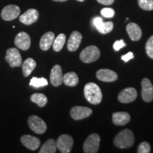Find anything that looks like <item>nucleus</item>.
Returning a JSON list of instances; mask_svg holds the SVG:
<instances>
[{"mask_svg": "<svg viewBox=\"0 0 153 153\" xmlns=\"http://www.w3.org/2000/svg\"><path fill=\"white\" fill-rule=\"evenodd\" d=\"M84 94L87 100L94 105L100 104L102 100V92L97 84L89 82L85 85Z\"/></svg>", "mask_w": 153, "mask_h": 153, "instance_id": "obj_1", "label": "nucleus"}, {"mask_svg": "<svg viewBox=\"0 0 153 153\" xmlns=\"http://www.w3.org/2000/svg\"><path fill=\"white\" fill-rule=\"evenodd\" d=\"M135 138L133 133L129 129H124L115 137L114 143L115 146L120 149L131 148L133 145Z\"/></svg>", "mask_w": 153, "mask_h": 153, "instance_id": "obj_2", "label": "nucleus"}, {"mask_svg": "<svg viewBox=\"0 0 153 153\" xmlns=\"http://www.w3.org/2000/svg\"><path fill=\"white\" fill-rule=\"evenodd\" d=\"M100 57V51L95 45L85 48L80 53V60L85 63H91L97 61Z\"/></svg>", "mask_w": 153, "mask_h": 153, "instance_id": "obj_3", "label": "nucleus"}, {"mask_svg": "<svg viewBox=\"0 0 153 153\" xmlns=\"http://www.w3.org/2000/svg\"><path fill=\"white\" fill-rule=\"evenodd\" d=\"M100 144V136L97 133H92L86 139L83 145L85 153H97L99 151Z\"/></svg>", "mask_w": 153, "mask_h": 153, "instance_id": "obj_4", "label": "nucleus"}, {"mask_svg": "<svg viewBox=\"0 0 153 153\" xmlns=\"http://www.w3.org/2000/svg\"><path fill=\"white\" fill-rule=\"evenodd\" d=\"M73 138L68 134L60 135L57 140V148L62 153H69L71 152L73 146Z\"/></svg>", "mask_w": 153, "mask_h": 153, "instance_id": "obj_5", "label": "nucleus"}, {"mask_svg": "<svg viewBox=\"0 0 153 153\" xmlns=\"http://www.w3.org/2000/svg\"><path fill=\"white\" fill-rule=\"evenodd\" d=\"M28 126L34 133L37 134H43L47 130V125L43 119L37 116H31L28 118Z\"/></svg>", "mask_w": 153, "mask_h": 153, "instance_id": "obj_6", "label": "nucleus"}, {"mask_svg": "<svg viewBox=\"0 0 153 153\" xmlns=\"http://www.w3.org/2000/svg\"><path fill=\"white\" fill-rule=\"evenodd\" d=\"M5 60L11 68L19 67L22 65V58L19 50L15 48H9L7 51Z\"/></svg>", "mask_w": 153, "mask_h": 153, "instance_id": "obj_7", "label": "nucleus"}, {"mask_svg": "<svg viewBox=\"0 0 153 153\" xmlns=\"http://www.w3.org/2000/svg\"><path fill=\"white\" fill-rule=\"evenodd\" d=\"M137 91L133 87H128L119 93L118 97V101L123 104H128L133 102L137 98Z\"/></svg>", "mask_w": 153, "mask_h": 153, "instance_id": "obj_8", "label": "nucleus"}, {"mask_svg": "<svg viewBox=\"0 0 153 153\" xmlns=\"http://www.w3.org/2000/svg\"><path fill=\"white\" fill-rule=\"evenodd\" d=\"M93 25L101 34H107L110 33L114 28V23L112 22H104L101 17H94L92 20Z\"/></svg>", "mask_w": 153, "mask_h": 153, "instance_id": "obj_9", "label": "nucleus"}, {"mask_svg": "<svg viewBox=\"0 0 153 153\" xmlns=\"http://www.w3.org/2000/svg\"><path fill=\"white\" fill-rule=\"evenodd\" d=\"M142 86V98L145 102H151L153 100V85L150 80L144 78L141 82Z\"/></svg>", "mask_w": 153, "mask_h": 153, "instance_id": "obj_10", "label": "nucleus"}, {"mask_svg": "<svg viewBox=\"0 0 153 153\" xmlns=\"http://www.w3.org/2000/svg\"><path fill=\"white\" fill-rule=\"evenodd\" d=\"M92 114L91 108L85 106H74L70 111V116L74 120H79L85 119Z\"/></svg>", "mask_w": 153, "mask_h": 153, "instance_id": "obj_11", "label": "nucleus"}, {"mask_svg": "<svg viewBox=\"0 0 153 153\" xmlns=\"http://www.w3.org/2000/svg\"><path fill=\"white\" fill-rule=\"evenodd\" d=\"M20 9L18 6L10 4L5 7L2 9L1 16L5 21H11L16 19L20 14Z\"/></svg>", "mask_w": 153, "mask_h": 153, "instance_id": "obj_12", "label": "nucleus"}, {"mask_svg": "<svg viewBox=\"0 0 153 153\" xmlns=\"http://www.w3.org/2000/svg\"><path fill=\"white\" fill-rule=\"evenodd\" d=\"M14 43L18 48L22 49L23 51H26L30 46V38L26 32H20L15 37Z\"/></svg>", "mask_w": 153, "mask_h": 153, "instance_id": "obj_13", "label": "nucleus"}, {"mask_svg": "<svg viewBox=\"0 0 153 153\" xmlns=\"http://www.w3.org/2000/svg\"><path fill=\"white\" fill-rule=\"evenodd\" d=\"M39 13L35 9H30L19 17V21L25 25H31L37 22Z\"/></svg>", "mask_w": 153, "mask_h": 153, "instance_id": "obj_14", "label": "nucleus"}, {"mask_svg": "<svg viewBox=\"0 0 153 153\" xmlns=\"http://www.w3.org/2000/svg\"><path fill=\"white\" fill-rule=\"evenodd\" d=\"M51 84L54 87H58L62 85L63 82V75L62 68L59 65H55L51 70L50 75Z\"/></svg>", "mask_w": 153, "mask_h": 153, "instance_id": "obj_15", "label": "nucleus"}, {"mask_svg": "<svg viewBox=\"0 0 153 153\" xmlns=\"http://www.w3.org/2000/svg\"><path fill=\"white\" fill-rule=\"evenodd\" d=\"M97 79L102 82H111L118 79V74L108 69H101L97 72Z\"/></svg>", "mask_w": 153, "mask_h": 153, "instance_id": "obj_16", "label": "nucleus"}, {"mask_svg": "<svg viewBox=\"0 0 153 153\" xmlns=\"http://www.w3.org/2000/svg\"><path fill=\"white\" fill-rule=\"evenodd\" d=\"M22 144L30 150H36L40 147L41 141L38 137L30 135H24L21 137Z\"/></svg>", "mask_w": 153, "mask_h": 153, "instance_id": "obj_17", "label": "nucleus"}, {"mask_svg": "<svg viewBox=\"0 0 153 153\" xmlns=\"http://www.w3.org/2000/svg\"><path fill=\"white\" fill-rule=\"evenodd\" d=\"M82 36L78 31H73L70 36L68 42V51L74 52L79 48L80 43L82 42Z\"/></svg>", "mask_w": 153, "mask_h": 153, "instance_id": "obj_18", "label": "nucleus"}, {"mask_svg": "<svg viewBox=\"0 0 153 153\" xmlns=\"http://www.w3.org/2000/svg\"><path fill=\"white\" fill-rule=\"evenodd\" d=\"M126 31L132 41H137L142 37V30L135 23H130L126 26Z\"/></svg>", "mask_w": 153, "mask_h": 153, "instance_id": "obj_19", "label": "nucleus"}, {"mask_svg": "<svg viewBox=\"0 0 153 153\" xmlns=\"http://www.w3.org/2000/svg\"><path fill=\"white\" fill-rule=\"evenodd\" d=\"M113 123L116 126H125L131 120V116L127 112H115L112 115Z\"/></svg>", "mask_w": 153, "mask_h": 153, "instance_id": "obj_20", "label": "nucleus"}, {"mask_svg": "<svg viewBox=\"0 0 153 153\" xmlns=\"http://www.w3.org/2000/svg\"><path fill=\"white\" fill-rule=\"evenodd\" d=\"M55 34L51 31L45 33L42 36L40 40V48L43 51H48L53 45V41L55 40Z\"/></svg>", "mask_w": 153, "mask_h": 153, "instance_id": "obj_21", "label": "nucleus"}, {"mask_svg": "<svg viewBox=\"0 0 153 153\" xmlns=\"http://www.w3.org/2000/svg\"><path fill=\"white\" fill-rule=\"evenodd\" d=\"M36 62L33 58H27L23 62L22 64V70L23 74L24 76H28L33 72V70L36 68Z\"/></svg>", "mask_w": 153, "mask_h": 153, "instance_id": "obj_22", "label": "nucleus"}, {"mask_svg": "<svg viewBox=\"0 0 153 153\" xmlns=\"http://www.w3.org/2000/svg\"><path fill=\"white\" fill-rule=\"evenodd\" d=\"M63 82L68 87H75L79 82V77L74 72H68L63 76Z\"/></svg>", "mask_w": 153, "mask_h": 153, "instance_id": "obj_23", "label": "nucleus"}, {"mask_svg": "<svg viewBox=\"0 0 153 153\" xmlns=\"http://www.w3.org/2000/svg\"><path fill=\"white\" fill-rule=\"evenodd\" d=\"M57 150L56 141L54 139H49L47 140L40 150V153H54Z\"/></svg>", "mask_w": 153, "mask_h": 153, "instance_id": "obj_24", "label": "nucleus"}, {"mask_svg": "<svg viewBox=\"0 0 153 153\" xmlns=\"http://www.w3.org/2000/svg\"><path fill=\"white\" fill-rule=\"evenodd\" d=\"M66 41V36L64 33H60L55 38L54 41L53 43V50L56 52H59L62 49L63 46H64L65 43Z\"/></svg>", "mask_w": 153, "mask_h": 153, "instance_id": "obj_25", "label": "nucleus"}, {"mask_svg": "<svg viewBox=\"0 0 153 153\" xmlns=\"http://www.w3.org/2000/svg\"><path fill=\"white\" fill-rule=\"evenodd\" d=\"M30 100L40 107H43L48 102V99L45 94L41 93H35L31 95Z\"/></svg>", "mask_w": 153, "mask_h": 153, "instance_id": "obj_26", "label": "nucleus"}, {"mask_svg": "<svg viewBox=\"0 0 153 153\" xmlns=\"http://www.w3.org/2000/svg\"><path fill=\"white\" fill-rule=\"evenodd\" d=\"M48 84V82L47 79H45V78L33 77L30 79L29 85L30 86H31V87H33L35 88H39L47 86Z\"/></svg>", "mask_w": 153, "mask_h": 153, "instance_id": "obj_27", "label": "nucleus"}, {"mask_svg": "<svg viewBox=\"0 0 153 153\" xmlns=\"http://www.w3.org/2000/svg\"><path fill=\"white\" fill-rule=\"evenodd\" d=\"M138 4L143 10H153V0H138Z\"/></svg>", "mask_w": 153, "mask_h": 153, "instance_id": "obj_28", "label": "nucleus"}, {"mask_svg": "<svg viewBox=\"0 0 153 153\" xmlns=\"http://www.w3.org/2000/svg\"><path fill=\"white\" fill-rule=\"evenodd\" d=\"M145 51L147 55L151 59H153V36L149 38L145 45Z\"/></svg>", "mask_w": 153, "mask_h": 153, "instance_id": "obj_29", "label": "nucleus"}, {"mask_svg": "<svg viewBox=\"0 0 153 153\" xmlns=\"http://www.w3.org/2000/svg\"><path fill=\"white\" fill-rule=\"evenodd\" d=\"M137 152L138 153H149L150 152V145L148 142H143L139 145Z\"/></svg>", "mask_w": 153, "mask_h": 153, "instance_id": "obj_30", "label": "nucleus"}, {"mask_svg": "<svg viewBox=\"0 0 153 153\" xmlns=\"http://www.w3.org/2000/svg\"><path fill=\"white\" fill-rule=\"evenodd\" d=\"M101 14L104 18H113L115 15V11L111 8H104L101 10Z\"/></svg>", "mask_w": 153, "mask_h": 153, "instance_id": "obj_31", "label": "nucleus"}, {"mask_svg": "<svg viewBox=\"0 0 153 153\" xmlns=\"http://www.w3.org/2000/svg\"><path fill=\"white\" fill-rule=\"evenodd\" d=\"M126 46V44L124 43V41L123 39L119 40V41H116L114 44V48L116 51H118L119 50Z\"/></svg>", "mask_w": 153, "mask_h": 153, "instance_id": "obj_32", "label": "nucleus"}, {"mask_svg": "<svg viewBox=\"0 0 153 153\" xmlns=\"http://www.w3.org/2000/svg\"><path fill=\"white\" fill-rule=\"evenodd\" d=\"M133 58H134V55L132 52H129V53H128L127 54L121 56V59L126 62H128L130 60H131V59H133Z\"/></svg>", "mask_w": 153, "mask_h": 153, "instance_id": "obj_33", "label": "nucleus"}, {"mask_svg": "<svg viewBox=\"0 0 153 153\" xmlns=\"http://www.w3.org/2000/svg\"><path fill=\"white\" fill-rule=\"evenodd\" d=\"M99 3L104 5H111L114 2V0H97Z\"/></svg>", "mask_w": 153, "mask_h": 153, "instance_id": "obj_34", "label": "nucleus"}, {"mask_svg": "<svg viewBox=\"0 0 153 153\" xmlns=\"http://www.w3.org/2000/svg\"><path fill=\"white\" fill-rule=\"evenodd\" d=\"M54 1H59V2H62V1H65L67 0H53Z\"/></svg>", "mask_w": 153, "mask_h": 153, "instance_id": "obj_35", "label": "nucleus"}, {"mask_svg": "<svg viewBox=\"0 0 153 153\" xmlns=\"http://www.w3.org/2000/svg\"><path fill=\"white\" fill-rule=\"evenodd\" d=\"M78 1H81V2H82V1H85V0H77Z\"/></svg>", "mask_w": 153, "mask_h": 153, "instance_id": "obj_36", "label": "nucleus"}]
</instances>
